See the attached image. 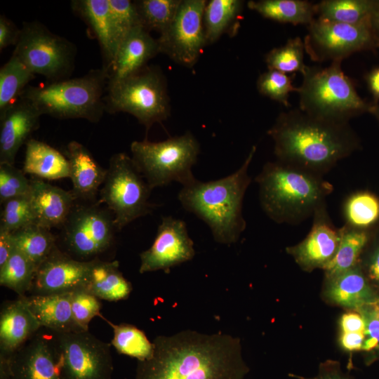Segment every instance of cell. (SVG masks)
<instances>
[{"label": "cell", "instance_id": "cell-1", "mask_svg": "<svg viewBox=\"0 0 379 379\" xmlns=\"http://www.w3.org/2000/svg\"><path fill=\"white\" fill-rule=\"evenodd\" d=\"M152 343L153 353L138 361L134 379H243L249 372L237 337L187 330Z\"/></svg>", "mask_w": 379, "mask_h": 379}, {"label": "cell", "instance_id": "cell-2", "mask_svg": "<svg viewBox=\"0 0 379 379\" xmlns=\"http://www.w3.org/2000/svg\"><path fill=\"white\" fill-rule=\"evenodd\" d=\"M267 134L277 161L323 176L360 147L349 123L314 117L299 108L280 113Z\"/></svg>", "mask_w": 379, "mask_h": 379}, {"label": "cell", "instance_id": "cell-3", "mask_svg": "<svg viewBox=\"0 0 379 379\" xmlns=\"http://www.w3.org/2000/svg\"><path fill=\"white\" fill-rule=\"evenodd\" d=\"M255 152L253 145L240 168L232 174L208 182L195 179L182 186L178 194L182 208L202 220L218 243L234 244L246 229L242 206L251 182L248 170Z\"/></svg>", "mask_w": 379, "mask_h": 379}, {"label": "cell", "instance_id": "cell-4", "mask_svg": "<svg viewBox=\"0 0 379 379\" xmlns=\"http://www.w3.org/2000/svg\"><path fill=\"white\" fill-rule=\"evenodd\" d=\"M255 180L262 211L279 224L297 225L313 216L333 190L323 175L277 160L267 162Z\"/></svg>", "mask_w": 379, "mask_h": 379}, {"label": "cell", "instance_id": "cell-5", "mask_svg": "<svg viewBox=\"0 0 379 379\" xmlns=\"http://www.w3.org/2000/svg\"><path fill=\"white\" fill-rule=\"evenodd\" d=\"M107 85V70L102 67L82 77L28 86L20 97L29 100L41 116L84 119L94 123L98 122L106 111Z\"/></svg>", "mask_w": 379, "mask_h": 379}, {"label": "cell", "instance_id": "cell-6", "mask_svg": "<svg viewBox=\"0 0 379 379\" xmlns=\"http://www.w3.org/2000/svg\"><path fill=\"white\" fill-rule=\"evenodd\" d=\"M341 60L326 67L307 66L298 87L299 109L320 119L349 123V120L370 112L373 103L357 93L352 81L343 71Z\"/></svg>", "mask_w": 379, "mask_h": 379}, {"label": "cell", "instance_id": "cell-7", "mask_svg": "<svg viewBox=\"0 0 379 379\" xmlns=\"http://www.w3.org/2000/svg\"><path fill=\"white\" fill-rule=\"evenodd\" d=\"M131 152L152 190L172 182L185 186L196 179L192 168L197 161L200 145L190 132L160 142L133 141Z\"/></svg>", "mask_w": 379, "mask_h": 379}, {"label": "cell", "instance_id": "cell-8", "mask_svg": "<svg viewBox=\"0 0 379 379\" xmlns=\"http://www.w3.org/2000/svg\"><path fill=\"white\" fill-rule=\"evenodd\" d=\"M105 102L107 112L128 113L147 131L171 114L166 79L155 67L146 66L137 74L108 87Z\"/></svg>", "mask_w": 379, "mask_h": 379}, {"label": "cell", "instance_id": "cell-9", "mask_svg": "<svg viewBox=\"0 0 379 379\" xmlns=\"http://www.w3.org/2000/svg\"><path fill=\"white\" fill-rule=\"evenodd\" d=\"M151 191L132 157L123 152L111 157L100 190V203L112 213L117 230L152 211Z\"/></svg>", "mask_w": 379, "mask_h": 379}, {"label": "cell", "instance_id": "cell-10", "mask_svg": "<svg viewBox=\"0 0 379 379\" xmlns=\"http://www.w3.org/2000/svg\"><path fill=\"white\" fill-rule=\"evenodd\" d=\"M76 54L77 48L72 42L38 21L23 22L13 53L32 74L41 75L49 82L69 79Z\"/></svg>", "mask_w": 379, "mask_h": 379}, {"label": "cell", "instance_id": "cell-11", "mask_svg": "<svg viewBox=\"0 0 379 379\" xmlns=\"http://www.w3.org/2000/svg\"><path fill=\"white\" fill-rule=\"evenodd\" d=\"M66 252L81 261L99 259L114 243V215L97 204L74 205L62 226Z\"/></svg>", "mask_w": 379, "mask_h": 379}, {"label": "cell", "instance_id": "cell-12", "mask_svg": "<svg viewBox=\"0 0 379 379\" xmlns=\"http://www.w3.org/2000/svg\"><path fill=\"white\" fill-rule=\"evenodd\" d=\"M371 20L357 24L316 18L308 25L303 42L305 53L314 62L341 60L357 52L379 48Z\"/></svg>", "mask_w": 379, "mask_h": 379}, {"label": "cell", "instance_id": "cell-13", "mask_svg": "<svg viewBox=\"0 0 379 379\" xmlns=\"http://www.w3.org/2000/svg\"><path fill=\"white\" fill-rule=\"evenodd\" d=\"M55 334L63 379H112L113 363L109 343L88 331Z\"/></svg>", "mask_w": 379, "mask_h": 379}, {"label": "cell", "instance_id": "cell-14", "mask_svg": "<svg viewBox=\"0 0 379 379\" xmlns=\"http://www.w3.org/2000/svg\"><path fill=\"white\" fill-rule=\"evenodd\" d=\"M205 0H182L176 15L157 38L159 53L177 64L190 68L207 45L204 27Z\"/></svg>", "mask_w": 379, "mask_h": 379}, {"label": "cell", "instance_id": "cell-15", "mask_svg": "<svg viewBox=\"0 0 379 379\" xmlns=\"http://www.w3.org/2000/svg\"><path fill=\"white\" fill-rule=\"evenodd\" d=\"M5 360L13 379H63L55 332L43 327Z\"/></svg>", "mask_w": 379, "mask_h": 379}, {"label": "cell", "instance_id": "cell-16", "mask_svg": "<svg viewBox=\"0 0 379 379\" xmlns=\"http://www.w3.org/2000/svg\"><path fill=\"white\" fill-rule=\"evenodd\" d=\"M194 255V242L188 234L186 223L171 216H164L152 244L140 255L139 272L167 271L191 260Z\"/></svg>", "mask_w": 379, "mask_h": 379}, {"label": "cell", "instance_id": "cell-17", "mask_svg": "<svg viewBox=\"0 0 379 379\" xmlns=\"http://www.w3.org/2000/svg\"><path fill=\"white\" fill-rule=\"evenodd\" d=\"M92 263L74 259L56 246L37 267L29 292L51 295L84 290Z\"/></svg>", "mask_w": 379, "mask_h": 379}, {"label": "cell", "instance_id": "cell-18", "mask_svg": "<svg viewBox=\"0 0 379 379\" xmlns=\"http://www.w3.org/2000/svg\"><path fill=\"white\" fill-rule=\"evenodd\" d=\"M312 217V225L305 238L286 248V252L306 272L323 270L335 256L340 239V228L332 222L326 203L317 208Z\"/></svg>", "mask_w": 379, "mask_h": 379}, {"label": "cell", "instance_id": "cell-19", "mask_svg": "<svg viewBox=\"0 0 379 379\" xmlns=\"http://www.w3.org/2000/svg\"><path fill=\"white\" fill-rule=\"evenodd\" d=\"M158 53L157 39L142 26L133 28L119 45L114 60L107 69V88L139 72Z\"/></svg>", "mask_w": 379, "mask_h": 379}, {"label": "cell", "instance_id": "cell-20", "mask_svg": "<svg viewBox=\"0 0 379 379\" xmlns=\"http://www.w3.org/2000/svg\"><path fill=\"white\" fill-rule=\"evenodd\" d=\"M41 116L22 97L0 114V164L14 165L19 149L39 127Z\"/></svg>", "mask_w": 379, "mask_h": 379}, {"label": "cell", "instance_id": "cell-21", "mask_svg": "<svg viewBox=\"0 0 379 379\" xmlns=\"http://www.w3.org/2000/svg\"><path fill=\"white\" fill-rule=\"evenodd\" d=\"M41 328L24 296L5 302L0 312V359H8Z\"/></svg>", "mask_w": 379, "mask_h": 379}, {"label": "cell", "instance_id": "cell-22", "mask_svg": "<svg viewBox=\"0 0 379 379\" xmlns=\"http://www.w3.org/2000/svg\"><path fill=\"white\" fill-rule=\"evenodd\" d=\"M30 185L29 196L36 224L49 230L62 227L75 205L76 199L72 191L36 177L30 179Z\"/></svg>", "mask_w": 379, "mask_h": 379}, {"label": "cell", "instance_id": "cell-23", "mask_svg": "<svg viewBox=\"0 0 379 379\" xmlns=\"http://www.w3.org/2000/svg\"><path fill=\"white\" fill-rule=\"evenodd\" d=\"M324 296L331 304L355 311L379 298L361 262L336 276L325 278Z\"/></svg>", "mask_w": 379, "mask_h": 379}, {"label": "cell", "instance_id": "cell-24", "mask_svg": "<svg viewBox=\"0 0 379 379\" xmlns=\"http://www.w3.org/2000/svg\"><path fill=\"white\" fill-rule=\"evenodd\" d=\"M65 156L69 162L72 192L76 200L93 201L102 185L107 174L89 150L77 141L68 143Z\"/></svg>", "mask_w": 379, "mask_h": 379}, {"label": "cell", "instance_id": "cell-25", "mask_svg": "<svg viewBox=\"0 0 379 379\" xmlns=\"http://www.w3.org/2000/svg\"><path fill=\"white\" fill-rule=\"evenodd\" d=\"M71 6L98 40L104 60L102 67L107 69L119 46L112 25L109 0H74Z\"/></svg>", "mask_w": 379, "mask_h": 379}, {"label": "cell", "instance_id": "cell-26", "mask_svg": "<svg viewBox=\"0 0 379 379\" xmlns=\"http://www.w3.org/2000/svg\"><path fill=\"white\" fill-rule=\"evenodd\" d=\"M71 293L25 295V300L41 327L58 333L84 331L75 321Z\"/></svg>", "mask_w": 379, "mask_h": 379}, {"label": "cell", "instance_id": "cell-27", "mask_svg": "<svg viewBox=\"0 0 379 379\" xmlns=\"http://www.w3.org/2000/svg\"><path fill=\"white\" fill-rule=\"evenodd\" d=\"M22 171L42 180L69 177L66 156L46 142L33 138L26 142Z\"/></svg>", "mask_w": 379, "mask_h": 379}, {"label": "cell", "instance_id": "cell-28", "mask_svg": "<svg viewBox=\"0 0 379 379\" xmlns=\"http://www.w3.org/2000/svg\"><path fill=\"white\" fill-rule=\"evenodd\" d=\"M132 289L119 270L118 261L93 260L85 291L100 300L118 301L128 298Z\"/></svg>", "mask_w": 379, "mask_h": 379}, {"label": "cell", "instance_id": "cell-29", "mask_svg": "<svg viewBox=\"0 0 379 379\" xmlns=\"http://www.w3.org/2000/svg\"><path fill=\"white\" fill-rule=\"evenodd\" d=\"M376 229L362 230L346 225L340 227V239L336 253L323 269L325 278L336 276L359 265Z\"/></svg>", "mask_w": 379, "mask_h": 379}, {"label": "cell", "instance_id": "cell-30", "mask_svg": "<svg viewBox=\"0 0 379 379\" xmlns=\"http://www.w3.org/2000/svg\"><path fill=\"white\" fill-rule=\"evenodd\" d=\"M244 1L241 0H211L204 13L206 44L217 41L222 34L238 30Z\"/></svg>", "mask_w": 379, "mask_h": 379}, {"label": "cell", "instance_id": "cell-31", "mask_svg": "<svg viewBox=\"0 0 379 379\" xmlns=\"http://www.w3.org/2000/svg\"><path fill=\"white\" fill-rule=\"evenodd\" d=\"M247 6L265 18L293 25L308 26L317 17L316 4L304 0H251Z\"/></svg>", "mask_w": 379, "mask_h": 379}, {"label": "cell", "instance_id": "cell-32", "mask_svg": "<svg viewBox=\"0 0 379 379\" xmlns=\"http://www.w3.org/2000/svg\"><path fill=\"white\" fill-rule=\"evenodd\" d=\"M345 225L362 230H373L379 226V197L368 190L350 194L343 204Z\"/></svg>", "mask_w": 379, "mask_h": 379}, {"label": "cell", "instance_id": "cell-33", "mask_svg": "<svg viewBox=\"0 0 379 379\" xmlns=\"http://www.w3.org/2000/svg\"><path fill=\"white\" fill-rule=\"evenodd\" d=\"M379 0H324L316 4L317 18L357 24L371 20Z\"/></svg>", "mask_w": 379, "mask_h": 379}, {"label": "cell", "instance_id": "cell-34", "mask_svg": "<svg viewBox=\"0 0 379 379\" xmlns=\"http://www.w3.org/2000/svg\"><path fill=\"white\" fill-rule=\"evenodd\" d=\"M15 246L37 267L56 246V237L51 230L32 224L12 232Z\"/></svg>", "mask_w": 379, "mask_h": 379}, {"label": "cell", "instance_id": "cell-35", "mask_svg": "<svg viewBox=\"0 0 379 379\" xmlns=\"http://www.w3.org/2000/svg\"><path fill=\"white\" fill-rule=\"evenodd\" d=\"M29 69L14 55L0 69V114L21 96L34 78Z\"/></svg>", "mask_w": 379, "mask_h": 379}, {"label": "cell", "instance_id": "cell-36", "mask_svg": "<svg viewBox=\"0 0 379 379\" xmlns=\"http://www.w3.org/2000/svg\"><path fill=\"white\" fill-rule=\"evenodd\" d=\"M36 270L34 263L15 246L9 258L0 267V284L19 296L29 292Z\"/></svg>", "mask_w": 379, "mask_h": 379}, {"label": "cell", "instance_id": "cell-37", "mask_svg": "<svg viewBox=\"0 0 379 379\" xmlns=\"http://www.w3.org/2000/svg\"><path fill=\"white\" fill-rule=\"evenodd\" d=\"M107 321L114 332L111 344L119 354L136 358L138 361H144L152 356L153 343L147 339L142 330L128 324H114Z\"/></svg>", "mask_w": 379, "mask_h": 379}, {"label": "cell", "instance_id": "cell-38", "mask_svg": "<svg viewBox=\"0 0 379 379\" xmlns=\"http://www.w3.org/2000/svg\"><path fill=\"white\" fill-rule=\"evenodd\" d=\"M182 0L135 1L142 26L159 34L173 22Z\"/></svg>", "mask_w": 379, "mask_h": 379}, {"label": "cell", "instance_id": "cell-39", "mask_svg": "<svg viewBox=\"0 0 379 379\" xmlns=\"http://www.w3.org/2000/svg\"><path fill=\"white\" fill-rule=\"evenodd\" d=\"M305 52L303 40L296 36L288 39L284 45L270 51L265 60L269 70L302 74L307 67L304 62Z\"/></svg>", "mask_w": 379, "mask_h": 379}, {"label": "cell", "instance_id": "cell-40", "mask_svg": "<svg viewBox=\"0 0 379 379\" xmlns=\"http://www.w3.org/2000/svg\"><path fill=\"white\" fill-rule=\"evenodd\" d=\"M2 205L0 227L13 232L36 224L29 194L8 199Z\"/></svg>", "mask_w": 379, "mask_h": 379}, {"label": "cell", "instance_id": "cell-41", "mask_svg": "<svg viewBox=\"0 0 379 379\" xmlns=\"http://www.w3.org/2000/svg\"><path fill=\"white\" fill-rule=\"evenodd\" d=\"M256 87L258 92L286 107H288L290 93L298 92V88L293 85V79L287 74L267 70L258 78Z\"/></svg>", "mask_w": 379, "mask_h": 379}, {"label": "cell", "instance_id": "cell-42", "mask_svg": "<svg viewBox=\"0 0 379 379\" xmlns=\"http://www.w3.org/2000/svg\"><path fill=\"white\" fill-rule=\"evenodd\" d=\"M109 4L113 31L119 45L131 30L142 26L140 18L135 1L109 0Z\"/></svg>", "mask_w": 379, "mask_h": 379}, {"label": "cell", "instance_id": "cell-43", "mask_svg": "<svg viewBox=\"0 0 379 379\" xmlns=\"http://www.w3.org/2000/svg\"><path fill=\"white\" fill-rule=\"evenodd\" d=\"M31 190L30 180L27 179L23 171L14 165L0 164V202L29 194Z\"/></svg>", "mask_w": 379, "mask_h": 379}, {"label": "cell", "instance_id": "cell-44", "mask_svg": "<svg viewBox=\"0 0 379 379\" xmlns=\"http://www.w3.org/2000/svg\"><path fill=\"white\" fill-rule=\"evenodd\" d=\"M70 301L75 321L84 331H88L91 320L100 315V299L84 289H79L71 292Z\"/></svg>", "mask_w": 379, "mask_h": 379}, {"label": "cell", "instance_id": "cell-45", "mask_svg": "<svg viewBox=\"0 0 379 379\" xmlns=\"http://www.w3.org/2000/svg\"><path fill=\"white\" fill-rule=\"evenodd\" d=\"M365 322V339L361 351L379 357V298L356 310Z\"/></svg>", "mask_w": 379, "mask_h": 379}, {"label": "cell", "instance_id": "cell-46", "mask_svg": "<svg viewBox=\"0 0 379 379\" xmlns=\"http://www.w3.org/2000/svg\"><path fill=\"white\" fill-rule=\"evenodd\" d=\"M371 248L366 260L361 262L362 269L371 282L379 286V226L369 244Z\"/></svg>", "mask_w": 379, "mask_h": 379}, {"label": "cell", "instance_id": "cell-47", "mask_svg": "<svg viewBox=\"0 0 379 379\" xmlns=\"http://www.w3.org/2000/svg\"><path fill=\"white\" fill-rule=\"evenodd\" d=\"M289 376L295 379H352L342 371L338 361L331 359L321 363L314 377L307 378L293 373H290Z\"/></svg>", "mask_w": 379, "mask_h": 379}, {"label": "cell", "instance_id": "cell-48", "mask_svg": "<svg viewBox=\"0 0 379 379\" xmlns=\"http://www.w3.org/2000/svg\"><path fill=\"white\" fill-rule=\"evenodd\" d=\"M20 33V29L4 15H0V50L9 46H15Z\"/></svg>", "mask_w": 379, "mask_h": 379}, {"label": "cell", "instance_id": "cell-49", "mask_svg": "<svg viewBox=\"0 0 379 379\" xmlns=\"http://www.w3.org/2000/svg\"><path fill=\"white\" fill-rule=\"evenodd\" d=\"M340 325L342 332H363L365 331V322L359 312L351 310L343 314Z\"/></svg>", "mask_w": 379, "mask_h": 379}, {"label": "cell", "instance_id": "cell-50", "mask_svg": "<svg viewBox=\"0 0 379 379\" xmlns=\"http://www.w3.org/2000/svg\"><path fill=\"white\" fill-rule=\"evenodd\" d=\"M365 335L363 332H342L340 343L343 349L348 352L361 351Z\"/></svg>", "mask_w": 379, "mask_h": 379}, {"label": "cell", "instance_id": "cell-51", "mask_svg": "<svg viewBox=\"0 0 379 379\" xmlns=\"http://www.w3.org/2000/svg\"><path fill=\"white\" fill-rule=\"evenodd\" d=\"M14 248L12 232L0 227V267L6 262Z\"/></svg>", "mask_w": 379, "mask_h": 379}, {"label": "cell", "instance_id": "cell-52", "mask_svg": "<svg viewBox=\"0 0 379 379\" xmlns=\"http://www.w3.org/2000/svg\"><path fill=\"white\" fill-rule=\"evenodd\" d=\"M368 89L372 94L374 102L379 100V67L374 68L366 77Z\"/></svg>", "mask_w": 379, "mask_h": 379}, {"label": "cell", "instance_id": "cell-53", "mask_svg": "<svg viewBox=\"0 0 379 379\" xmlns=\"http://www.w3.org/2000/svg\"><path fill=\"white\" fill-rule=\"evenodd\" d=\"M370 21L374 34L379 39V5L373 13Z\"/></svg>", "mask_w": 379, "mask_h": 379}, {"label": "cell", "instance_id": "cell-54", "mask_svg": "<svg viewBox=\"0 0 379 379\" xmlns=\"http://www.w3.org/2000/svg\"><path fill=\"white\" fill-rule=\"evenodd\" d=\"M0 379H13L10 372L8 361L0 359Z\"/></svg>", "mask_w": 379, "mask_h": 379}, {"label": "cell", "instance_id": "cell-55", "mask_svg": "<svg viewBox=\"0 0 379 379\" xmlns=\"http://www.w3.org/2000/svg\"><path fill=\"white\" fill-rule=\"evenodd\" d=\"M369 113L374 115L377 120L379 121V104L373 103L372 107Z\"/></svg>", "mask_w": 379, "mask_h": 379}]
</instances>
